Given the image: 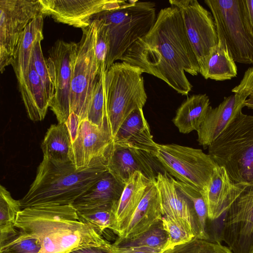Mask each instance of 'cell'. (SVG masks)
Returning a JSON list of instances; mask_svg holds the SVG:
<instances>
[{
  "label": "cell",
  "mask_w": 253,
  "mask_h": 253,
  "mask_svg": "<svg viewBox=\"0 0 253 253\" xmlns=\"http://www.w3.org/2000/svg\"><path fill=\"white\" fill-rule=\"evenodd\" d=\"M119 60L163 80L182 95H188L192 88L185 72L192 76L200 73L181 12L174 5L162 9L150 31Z\"/></svg>",
  "instance_id": "1"
},
{
  "label": "cell",
  "mask_w": 253,
  "mask_h": 253,
  "mask_svg": "<svg viewBox=\"0 0 253 253\" xmlns=\"http://www.w3.org/2000/svg\"><path fill=\"white\" fill-rule=\"evenodd\" d=\"M15 227L40 241L39 253H69L110 244L93 227L80 220L72 205L24 208L18 212Z\"/></svg>",
  "instance_id": "2"
},
{
  "label": "cell",
  "mask_w": 253,
  "mask_h": 253,
  "mask_svg": "<svg viewBox=\"0 0 253 253\" xmlns=\"http://www.w3.org/2000/svg\"><path fill=\"white\" fill-rule=\"evenodd\" d=\"M107 171L106 153L89 166L79 169L71 161L56 164L43 158L35 180L20 200L21 209L72 205Z\"/></svg>",
  "instance_id": "3"
},
{
  "label": "cell",
  "mask_w": 253,
  "mask_h": 253,
  "mask_svg": "<svg viewBox=\"0 0 253 253\" xmlns=\"http://www.w3.org/2000/svg\"><path fill=\"white\" fill-rule=\"evenodd\" d=\"M208 154L233 182L253 187V115L240 112L208 147Z\"/></svg>",
  "instance_id": "4"
},
{
  "label": "cell",
  "mask_w": 253,
  "mask_h": 253,
  "mask_svg": "<svg viewBox=\"0 0 253 253\" xmlns=\"http://www.w3.org/2000/svg\"><path fill=\"white\" fill-rule=\"evenodd\" d=\"M156 18L155 3L137 0L128 1L119 8L102 11L92 17L91 22L101 20L106 27L109 41L106 71L138 39L150 31Z\"/></svg>",
  "instance_id": "5"
},
{
  "label": "cell",
  "mask_w": 253,
  "mask_h": 253,
  "mask_svg": "<svg viewBox=\"0 0 253 253\" xmlns=\"http://www.w3.org/2000/svg\"><path fill=\"white\" fill-rule=\"evenodd\" d=\"M143 73L138 67L123 61L114 63L104 73L105 105L112 141L130 114L145 104Z\"/></svg>",
  "instance_id": "6"
},
{
  "label": "cell",
  "mask_w": 253,
  "mask_h": 253,
  "mask_svg": "<svg viewBox=\"0 0 253 253\" xmlns=\"http://www.w3.org/2000/svg\"><path fill=\"white\" fill-rule=\"evenodd\" d=\"M152 155L171 176L201 193L208 186L219 167L201 149L176 144L157 143Z\"/></svg>",
  "instance_id": "7"
},
{
  "label": "cell",
  "mask_w": 253,
  "mask_h": 253,
  "mask_svg": "<svg viewBox=\"0 0 253 253\" xmlns=\"http://www.w3.org/2000/svg\"><path fill=\"white\" fill-rule=\"evenodd\" d=\"M215 24L218 39L225 42L234 60L253 64V34L242 0H205Z\"/></svg>",
  "instance_id": "8"
},
{
  "label": "cell",
  "mask_w": 253,
  "mask_h": 253,
  "mask_svg": "<svg viewBox=\"0 0 253 253\" xmlns=\"http://www.w3.org/2000/svg\"><path fill=\"white\" fill-rule=\"evenodd\" d=\"M83 34L77 43L71 86V113L86 119L92 94L98 79V67L94 51L96 22L82 29Z\"/></svg>",
  "instance_id": "9"
},
{
  "label": "cell",
  "mask_w": 253,
  "mask_h": 253,
  "mask_svg": "<svg viewBox=\"0 0 253 253\" xmlns=\"http://www.w3.org/2000/svg\"><path fill=\"white\" fill-rule=\"evenodd\" d=\"M43 15L40 0H0V72L11 65L28 24Z\"/></svg>",
  "instance_id": "10"
},
{
  "label": "cell",
  "mask_w": 253,
  "mask_h": 253,
  "mask_svg": "<svg viewBox=\"0 0 253 253\" xmlns=\"http://www.w3.org/2000/svg\"><path fill=\"white\" fill-rule=\"evenodd\" d=\"M169 2L181 12L186 35L201 73L218 42L212 15L196 0H171Z\"/></svg>",
  "instance_id": "11"
},
{
  "label": "cell",
  "mask_w": 253,
  "mask_h": 253,
  "mask_svg": "<svg viewBox=\"0 0 253 253\" xmlns=\"http://www.w3.org/2000/svg\"><path fill=\"white\" fill-rule=\"evenodd\" d=\"M77 43L57 41L48 52L45 60L55 87L54 95L49 107L58 123H65L71 113V81Z\"/></svg>",
  "instance_id": "12"
},
{
  "label": "cell",
  "mask_w": 253,
  "mask_h": 253,
  "mask_svg": "<svg viewBox=\"0 0 253 253\" xmlns=\"http://www.w3.org/2000/svg\"><path fill=\"white\" fill-rule=\"evenodd\" d=\"M223 215L221 240L233 253H251L253 250V187H247Z\"/></svg>",
  "instance_id": "13"
},
{
  "label": "cell",
  "mask_w": 253,
  "mask_h": 253,
  "mask_svg": "<svg viewBox=\"0 0 253 253\" xmlns=\"http://www.w3.org/2000/svg\"><path fill=\"white\" fill-rule=\"evenodd\" d=\"M43 15L82 29L90 25L92 17L120 7L126 2L113 0H40Z\"/></svg>",
  "instance_id": "14"
},
{
  "label": "cell",
  "mask_w": 253,
  "mask_h": 253,
  "mask_svg": "<svg viewBox=\"0 0 253 253\" xmlns=\"http://www.w3.org/2000/svg\"><path fill=\"white\" fill-rule=\"evenodd\" d=\"M175 179L165 170L156 178L159 190L162 214L184 224L200 239V231L197 214L192 202L178 188Z\"/></svg>",
  "instance_id": "15"
},
{
  "label": "cell",
  "mask_w": 253,
  "mask_h": 253,
  "mask_svg": "<svg viewBox=\"0 0 253 253\" xmlns=\"http://www.w3.org/2000/svg\"><path fill=\"white\" fill-rule=\"evenodd\" d=\"M106 158L108 171L125 185L136 172H141L151 181L156 180L159 173L154 164L156 159L152 154L113 142Z\"/></svg>",
  "instance_id": "16"
},
{
  "label": "cell",
  "mask_w": 253,
  "mask_h": 253,
  "mask_svg": "<svg viewBox=\"0 0 253 253\" xmlns=\"http://www.w3.org/2000/svg\"><path fill=\"white\" fill-rule=\"evenodd\" d=\"M112 142L97 126L87 119L83 120L77 137L71 143L70 161L77 169L87 167L94 160L104 156Z\"/></svg>",
  "instance_id": "17"
},
{
  "label": "cell",
  "mask_w": 253,
  "mask_h": 253,
  "mask_svg": "<svg viewBox=\"0 0 253 253\" xmlns=\"http://www.w3.org/2000/svg\"><path fill=\"white\" fill-rule=\"evenodd\" d=\"M248 98L234 93L224 97L216 107L210 106L205 118L197 131L200 145L207 149L242 111Z\"/></svg>",
  "instance_id": "18"
},
{
  "label": "cell",
  "mask_w": 253,
  "mask_h": 253,
  "mask_svg": "<svg viewBox=\"0 0 253 253\" xmlns=\"http://www.w3.org/2000/svg\"><path fill=\"white\" fill-rule=\"evenodd\" d=\"M247 187L233 182L225 169L219 166L208 186L201 192L209 219L214 221L222 216Z\"/></svg>",
  "instance_id": "19"
},
{
  "label": "cell",
  "mask_w": 253,
  "mask_h": 253,
  "mask_svg": "<svg viewBox=\"0 0 253 253\" xmlns=\"http://www.w3.org/2000/svg\"><path fill=\"white\" fill-rule=\"evenodd\" d=\"M125 185L107 171L72 205L78 213L98 209L114 210Z\"/></svg>",
  "instance_id": "20"
},
{
  "label": "cell",
  "mask_w": 253,
  "mask_h": 253,
  "mask_svg": "<svg viewBox=\"0 0 253 253\" xmlns=\"http://www.w3.org/2000/svg\"><path fill=\"white\" fill-rule=\"evenodd\" d=\"M151 180L141 172H135L126 183L114 210V224L112 231L122 236Z\"/></svg>",
  "instance_id": "21"
},
{
  "label": "cell",
  "mask_w": 253,
  "mask_h": 253,
  "mask_svg": "<svg viewBox=\"0 0 253 253\" xmlns=\"http://www.w3.org/2000/svg\"><path fill=\"white\" fill-rule=\"evenodd\" d=\"M113 143L152 155L156 149L142 108L134 110L119 127Z\"/></svg>",
  "instance_id": "22"
},
{
  "label": "cell",
  "mask_w": 253,
  "mask_h": 253,
  "mask_svg": "<svg viewBox=\"0 0 253 253\" xmlns=\"http://www.w3.org/2000/svg\"><path fill=\"white\" fill-rule=\"evenodd\" d=\"M162 208L156 180L152 181L135 210L122 238H130L147 230L162 219Z\"/></svg>",
  "instance_id": "23"
},
{
  "label": "cell",
  "mask_w": 253,
  "mask_h": 253,
  "mask_svg": "<svg viewBox=\"0 0 253 253\" xmlns=\"http://www.w3.org/2000/svg\"><path fill=\"white\" fill-rule=\"evenodd\" d=\"M19 87L29 119L33 121L43 120L49 107V102L35 69L32 57L28 72L19 84Z\"/></svg>",
  "instance_id": "24"
},
{
  "label": "cell",
  "mask_w": 253,
  "mask_h": 253,
  "mask_svg": "<svg viewBox=\"0 0 253 253\" xmlns=\"http://www.w3.org/2000/svg\"><path fill=\"white\" fill-rule=\"evenodd\" d=\"M210 106L206 94L193 95L177 109L172 121L180 133L187 134L199 129Z\"/></svg>",
  "instance_id": "25"
},
{
  "label": "cell",
  "mask_w": 253,
  "mask_h": 253,
  "mask_svg": "<svg viewBox=\"0 0 253 253\" xmlns=\"http://www.w3.org/2000/svg\"><path fill=\"white\" fill-rule=\"evenodd\" d=\"M43 16H39L28 24L22 35L11 64L18 84L23 81L28 72L36 42L39 38L43 37Z\"/></svg>",
  "instance_id": "26"
},
{
  "label": "cell",
  "mask_w": 253,
  "mask_h": 253,
  "mask_svg": "<svg viewBox=\"0 0 253 253\" xmlns=\"http://www.w3.org/2000/svg\"><path fill=\"white\" fill-rule=\"evenodd\" d=\"M238 70L232 54L223 39L218 38L204 70L200 73L205 79L229 80L237 76Z\"/></svg>",
  "instance_id": "27"
},
{
  "label": "cell",
  "mask_w": 253,
  "mask_h": 253,
  "mask_svg": "<svg viewBox=\"0 0 253 253\" xmlns=\"http://www.w3.org/2000/svg\"><path fill=\"white\" fill-rule=\"evenodd\" d=\"M71 143L69 132L65 123L51 125L41 144L43 158L56 164L71 161Z\"/></svg>",
  "instance_id": "28"
},
{
  "label": "cell",
  "mask_w": 253,
  "mask_h": 253,
  "mask_svg": "<svg viewBox=\"0 0 253 253\" xmlns=\"http://www.w3.org/2000/svg\"><path fill=\"white\" fill-rule=\"evenodd\" d=\"M169 242V235L162 220L153 224L146 231L134 237H118L111 244L114 248H145L165 252Z\"/></svg>",
  "instance_id": "29"
},
{
  "label": "cell",
  "mask_w": 253,
  "mask_h": 253,
  "mask_svg": "<svg viewBox=\"0 0 253 253\" xmlns=\"http://www.w3.org/2000/svg\"><path fill=\"white\" fill-rule=\"evenodd\" d=\"M21 210L20 200L14 199L2 185L0 186V246L15 236L18 231L15 223Z\"/></svg>",
  "instance_id": "30"
},
{
  "label": "cell",
  "mask_w": 253,
  "mask_h": 253,
  "mask_svg": "<svg viewBox=\"0 0 253 253\" xmlns=\"http://www.w3.org/2000/svg\"><path fill=\"white\" fill-rule=\"evenodd\" d=\"M104 73L98 77L88 106L86 119L97 126L111 138L105 105Z\"/></svg>",
  "instance_id": "31"
},
{
  "label": "cell",
  "mask_w": 253,
  "mask_h": 253,
  "mask_svg": "<svg viewBox=\"0 0 253 253\" xmlns=\"http://www.w3.org/2000/svg\"><path fill=\"white\" fill-rule=\"evenodd\" d=\"M175 183L179 190L192 203L197 216L200 231V239L210 240L207 231L208 210L201 193L193 187L176 180Z\"/></svg>",
  "instance_id": "32"
},
{
  "label": "cell",
  "mask_w": 253,
  "mask_h": 253,
  "mask_svg": "<svg viewBox=\"0 0 253 253\" xmlns=\"http://www.w3.org/2000/svg\"><path fill=\"white\" fill-rule=\"evenodd\" d=\"M43 37L39 38L36 42L32 53L35 69L39 75L49 105L55 93V87L44 58L41 42Z\"/></svg>",
  "instance_id": "33"
},
{
  "label": "cell",
  "mask_w": 253,
  "mask_h": 253,
  "mask_svg": "<svg viewBox=\"0 0 253 253\" xmlns=\"http://www.w3.org/2000/svg\"><path fill=\"white\" fill-rule=\"evenodd\" d=\"M40 241L21 230L12 238L0 246V253H39Z\"/></svg>",
  "instance_id": "34"
},
{
  "label": "cell",
  "mask_w": 253,
  "mask_h": 253,
  "mask_svg": "<svg viewBox=\"0 0 253 253\" xmlns=\"http://www.w3.org/2000/svg\"><path fill=\"white\" fill-rule=\"evenodd\" d=\"M164 253H233L228 247L219 242H212L193 238L190 241L174 247Z\"/></svg>",
  "instance_id": "35"
},
{
  "label": "cell",
  "mask_w": 253,
  "mask_h": 253,
  "mask_svg": "<svg viewBox=\"0 0 253 253\" xmlns=\"http://www.w3.org/2000/svg\"><path fill=\"white\" fill-rule=\"evenodd\" d=\"M78 214L81 221L91 225L102 235L105 229L113 228L115 217L112 209H94Z\"/></svg>",
  "instance_id": "36"
},
{
  "label": "cell",
  "mask_w": 253,
  "mask_h": 253,
  "mask_svg": "<svg viewBox=\"0 0 253 253\" xmlns=\"http://www.w3.org/2000/svg\"><path fill=\"white\" fill-rule=\"evenodd\" d=\"M162 220L169 235L167 250L187 243L195 237L192 232L182 223L166 216H163Z\"/></svg>",
  "instance_id": "37"
},
{
  "label": "cell",
  "mask_w": 253,
  "mask_h": 253,
  "mask_svg": "<svg viewBox=\"0 0 253 253\" xmlns=\"http://www.w3.org/2000/svg\"><path fill=\"white\" fill-rule=\"evenodd\" d=\"M94 20L96 22L94 51L97 63L98 75L100 76L106 71L109 41L106 27L104 22L99 19Z\"/></svg>",
  "instance_id": "38"
},
{
  "label": "cell",
  "mask_w": 253,
  "mask_h": 253,
  "mask_svg": "<svg viewBox=\"0 0 253 253\" xmlns=\"http://www.w3.org/2000/svg\"><path fill=\"white\" fill-rule=\"evenodd\" d=\"M231 91L247 98L253 96V64L245 71L240 83Z\"/></svg>",
  "instance_id": "39"
},
{
  "label": "cell",
  "mask_w": 253,
  "mask_h": 253,
  "mask_svg": "<svg viewBox=\"0 0 253 253\" xmlns=\"http://www.w3.org/2000/svg\"><path fill=\"white\" fill-rule=\"evenodd\" d=\"M81 120L79 116L74 112L71 113L65 123L69 132L72 143L76 139Z\"/></svg>",
  "instance_id": "40"
},
{
  "label": "cell",
  "mask_w": 253,
  "mask_h": 253,
  "mask_svg": "<svg viewBox=\"0 0 253 253\" xmlns=\"http://www.w3.org/2000/svg\"><path fill=\"white\" fill-rule=\"evenodd\" d=\"M111 253H164L153 249L145 248H114L110 247Z\"/></svg>",
  "instance_id": "41"
},
{
  "label": "cell",
  "mask_w": 253,
  "mask_h": 253,
  "mask_svg": "<svg viewBox=\"0 0 253 253\" xmlns=\"http://www.w3.org/2000/svg\"><path fill=\"white\" fill-rule=\"evenodd\" d=\"M111 244L106 246H92L73 251L69 253H111Z\"/></svg>",
  "instance_id": "42"
},
{
  "label": "cell",
  "mask_w": 253,
  "mask_h": 253,
  "mask_svg": "<svg viewBox=\"0 0 253 253\" xmlns=\"http://www.w3.org/2000/svg\"><path fill=\"white\" fill-rule=\"evenodd\" d=\"M242 0L248 24L253 34V0Z\"/></svg>",
  "instance_id": "43"
},
{
  "label": "cell",
  "mask_w": 253,
  "mask_h": 253,
  "mask_svg": "<svg viewBox=\"0 0 253 253\" xmlns=\"http://www.w3.org/2000/svg\"><path fill=\"white\" fill-rule=\"evenodd\" d=\"M244 106L253 110V96L249 97L245 101Z\"/></svg>",
  "instance_id": "44"
},
{
  "label": "cell",
  "mask_w": 253,
  "mask_h": 253,
  "mask_svg": "<svg viewBox=\"0 0 253 253\" xmlns=\"http://www.w3.org/2000/svg\"><path fill=\"white\" fill-rule=\"evenodd\" d=\"M251 253H253V250H252Z\"/></svg>",
  "instance_id": "45"
}]
</instances>
